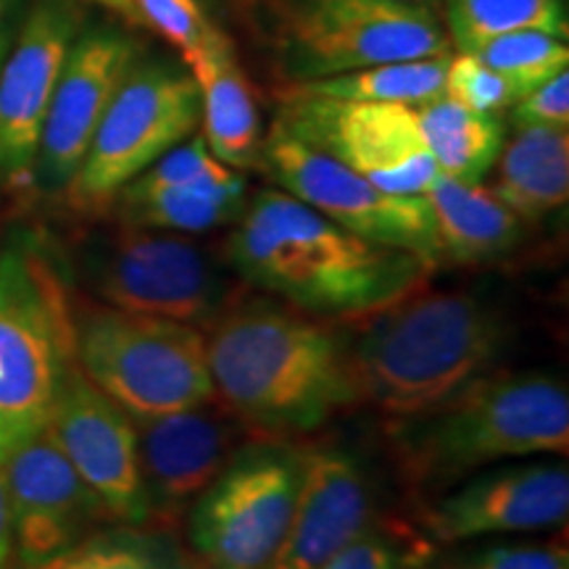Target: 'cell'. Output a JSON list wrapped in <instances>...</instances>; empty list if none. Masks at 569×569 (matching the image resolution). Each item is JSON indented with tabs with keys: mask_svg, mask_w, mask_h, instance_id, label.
I'll return each mask as SVG.
<instances>
[{
	"mask_svg": "<svg viewBox=\"0 0 569 569\" xmlns=\"http://www.w3.org/2000/svg\"><path fill=\"white\" fill-rule=\"evenodd\" d=\"M217 398L261 436H301L361 403L346 332L272 298L234 301L209 325Z\"/></svg>",
	"mask_w": 569,
	"mask_h": 569,
	"instance_id": "6da1fadb",
	"label": "cell"
},
{
	"mask_svg": "<svg viewBox=\"0 0 569 569\" xmlns=\"http://www.w3.org/2000/svg\"><path fill=\"white\" fill-rule=\"evenodd\" d=\"M240 280L311 317L359 319L422 288L432 264L361 240L284 190H259L224 246Z\"/></svg>",
	"mask_w": 569,
	"mask_h": 569,
	"instance_id": "7a4b0ae2",
	"label": "cell"
},
{
	"mask_svg": "<svg viewBox=\"0 0 569 569\" xmlns=\"http://www.w3.org/2000/svg\"><path fill=\"white\" fill-rule=\"evenodd\" d=\"M359 319L348 346L361 403L390 417L446 401L493 372L511 346L503 311L467 290L419 293L417 288Z\"/></svg>",
	"mask_w": 569,
	"mask_h": 569,
	"instance_id": "3957f363",
	"label": "cell"
},
{
	"mask_svg": "<svg viewBox=\"0 0 569 569\" xmlns=\"http://www.w3.org/2000/svg\"><path fill=\"white\" fill-rule=\"evenodd\" d=\"M388 448L409 488L443 493L507 459L565 457L569 393L546 372H488L417 415L388 422Z\"/></svg>",
	"mask_w": 569,
	"mask_h": 569,
	"instance_id": "277c9868",
	"label": "cell"
},
{
	"mask_svg": "<svg viewBox=\"0 0 569 569\" xmlns=\"http://www.w3.org/2000/svg\"><path fill=\"white\" fill-rule=\"evenodd\" d=\"M74 309L53 248L17 232L0 248V453L46 427L77 365Z\"/></svg>",
	"mask_w": 569,
	"mask_h": 569,
	"instance_id": "5b68a950",
	"label": "cell"
},
{
	"mask_svg": "<svg viewBox=\"0 0 569 569\" xmlns=\"http://www.w3.org/2000/svg\"><path fill=\"white\" fill-rule=\"evenodd\" d=\"M82 375L132 419L217 401L206 336L174 319L96 306L74 317Z\"/></svg>",
	"mask_w": 569,
	"mask_h": 569,
	"instance_id": "8992f818",
	"label": "cell"
},
{
	"mask_svg": "<svg viewBox=\"0 0 569 569\" xmlns=\"http://www.w3.org/2000/svg\"><path fill=\"white\" fill-rule=\"evenodd\" d=\"M80 277L111 309L209 327L238 298L230 264L180 232L122 224L82 251Z\"/></svg>",
	"mask_w": 569,
	"mask_h": 569,
	"instance_id": "52a82bcc",
	"label": "cell"
},
{
	"mask_svg": "<svg viewBox=\"0 0 569 569\" xmlns=\"http://www.w3.org/2000/svg\"><path fill=\"white\" fill-rule=\"evenodd\" d=\"M303 480V448L243 440L188 509V538L203 569H272Z\"/></svg>",
	"mask_w": 569,
	"mask_h": 569,
	"instance_id": "ba28073f",
	"label": "cell"
},
{
	"mask_svg": "<svg viewBox=\"0 0 569 569\" xmlns=\"http://www.w3.org/2000/svg\"><path fill=\"white\" fill-rule=\"evenodd\" d=\"M201 124V96L184 67L134 61L92 134L67 196L74 209H111L117 196Z\"/></svg>",
	"mask_w": 569,
	"mask_h": 569,
	"instance_id": "9c48e42d",
	"label": "cell"
},
{
	"mask_svg": "<svg viewBox=\"0 0 569 569\" xmlns=\"http://www.w3.org/2000/svg\"><path fill=\"white\" fill-rule=\"evenodd\" d=\"M282 67L296 82L380 63L448 56L438 13L401 0H290L282 17Z\"/></svg>",
	"mask_w": 569,
	"mask_h": 569,
	"instance_id": "30bf717a",
	"label": "cell"
},
{
	"mask_svg": "<svg viewBox=\"0 0 569 569\" xmlns=\"http://www.w3.org/2000/svg\"><path fill=\"white\" fill-rule=\"evenodd\" d=\"M259 167L284 193L361 240L415 253L432 267L440 264L436 222L425 196L388 193L277 124L261 146Z\"/></svg>",
	"mask_w": 569,
	"mask_h": 569,
	"instance_id": "8fae6325",
	"label": "cell"
},
{
	"mask_svg": "<svg viewBox=\"0 0 569 569\" xmlns=\"http://www.w3.org/2000/svg\"><path fill=\"white\" fill-rule=\"evenodd\" d=\"M274 124L388 193L425 196L440 174L419 132L415 106L343 101L293 88Z\"/></svg>",
	"mask_w": 569,
	"mask_h": 569,
	"instance_id": "7c38bea8",
	"label": "cell"
},
{
	"mask_svg": "<svg viewBox=\"0 0 569 569\" xmlns=\"http://www.w3.org/2000/svg\"><path fill=\"white\" fill-rule=\"evenodd\" d=\"M46 427L98 498L106 519L142 528L151 522L132 417L92 386L77 365L61 380Z\"/></svg>",
	"mask_w": 569,
	"mask_h": 569,
	"instance_id": "4fadbf2b",
	"label": "cell"
},
{
	"mask_svg": "<svg viewBox=\"0 0 569 569\" xmlns=\"http://www.w3.org/2000/svg\"><path fill=\"white\" fill-rule=\"evenodd\" d=\"M0 480L11 509L13 557L21 569L67 551L106 519L48 427L0 453Z\"/></svg>",
	"mask_w": 569,
	"mask_h": 569,
	"instance_id": "5bb4252c",
	"label": "cell"
},
{
	"mask_svg": "<svg viewBox=\"0 0 569 569\" xmlns=\"http://www.w3.org/2000/svg\"><path fill=\"white\" fill-rule=\"evenodd\" d=\"M138 42L113 27L77 34L48 106L32 169V182L42 193H67L80 172L92 134L127 71L138 61Z\"/></svg>",
	"mask_w": 569,
	"mask_h": 569,
	"instance_id": "9a60e30c",
	"label": "cell"
},
{
	"mask_svg": "<svg viewBox=\"0 0 569 569\" xmlns=\"http://www.w3.org/2000/svg\"><path fill=\"white\" fill-rule=\"evenodd\" d=\"M569 517V469L565 461L536 459L480 469L448 488L425 509L430 540H461L536 532L565 525Z\"/></svg>",
	"mask_w": 569,
	"mask_h": 569,
	"instance_id": "2e32d148",
	"label": "cell"
},
{
	"mask_svg": "<svg viewBox=\"0 0 569 569\" xmlns=\"http://www.w3.org/2000/svg\"><path fill=\"white\" fill-rule=\"evenodd\" d=\"M74 0H40L0 67V180L32 182L42 124L69 48L80 34Z\"/></svg>",
	"mask_w": 569,
	"mask_h": 569,
	"instance_id": "e0dca14e",
	"label": "cell"
},
{
	"mask_svg": "<svg viewBox=\"0 0 569 569\" xmlns=\"http://www.w3.org/2000/svg\"><path fill=\"white\" fill-rule=\"evenodd\" d=\"M151 522L172 525L211 486L248 427L224 403L132 419Z\"/></svg>",
	"mask_w": 569,
	"mask_h": 569,
	"instance_id": "ac0fdd59",
	"label": "cell"
},
{
	"mask_svg": "<svg viewBox=\"0 0 569 569\" xmlns=\"http://www.w3.org/2000/svg\"><path fill=\"white\" fill-rule=\"evenodd\" d=\"M377 519V482L348 446L303 448V480L272 569H319Z\"/></svg>",
	"mask_w": 569,
	"mask_h": 569,
	"instance_id": "d6986e66",
	"label": "cell"
},
{
	"mask_svg": "<svg viewBox=\"0 0 569 569\" xmlns=\"http://www.w3.org/2000/svg\"><path fill=\"white\" fill-rule=\"evenodd\" d=\"M201 96L203 140L219 161L234 169H256L264 146V127L253 84L240 69L230 38L182 61Z\"/></svg>",
	"mask_w": 569,
	"mask_h": 569,
	"instance_id": "ffe728a7",
	"label": "cell"
},
{
	"mask_svg": "<svg viewBox=\"0 0 569 569\" xmlns=\"http://www.w3.org/2000/svg\"><path fill=\"white\" fill-rule=\"evenodd\" d=\"M425 198L436 222L440 261L459 267L496 264L522 243V219L482 182L438 174Z\"/></svg>",
	"mask_w": 569,
	"mask_h": 569,
	"instance_id": "44dd1931",
	"label": "cell"
},
{
	"mask_svg": "<svg viewBox=\"0 0 569 569\" xmlns=\"http://www.w3.org/2000/svg\"><path fill=\"white\" fill-rule=\"evenodd\" d=\"M493 193L522 222H540L569 198V132L561 127H517L498 153Z\"/></svg>",
	"mask_w": 569,
	"mask_h": 569,
	"instance_id": "7402d4cb",
	"label": "cell"
},
{
	"mask_svg": "<svg viewBox=\"0 0 569 569\" xmlns=\"http://www.w3.org/2000/svg\"><path fill=\"white\" fill-rule=\"evenodd\" d=\"M119 222L148 230L201 234L232 224L246 209V180L234 172L227 180L180 184V188H124L113 201Z\"/></svg>",
	"mask_w": 569,
	"mask_h": 569,
	"instance_id": "603a6c76",
	"label": "cell"
},
{
	"mask_svg": "<svg viewBox=\"0 0 569 569\" xmlns=\"http://www.w3.org/2000/svg\"><path fill=\"white\" fill-rule=\"evenodd\" d=\"M419 132L438 172L461 182H482L496 167L507 134L498 113L467 109L448 96L415 106Z\"/></svg>",
	"mask_w": 569,
	"mask_h": 569,
	"instance_id": "cb8c5ba5",
	"label": "cell"
},
{
	"mask_svg": "<svg viewBox=\"0 0 569 569\" xmlns=\"http://www.w3.org/2000/svg\"><path fill=\"white\" fill-rule=\"evenodd\" d=\"M32 569H198L182 546L159 530L122 525L113 530L88 532L67 551Z\"/></svg>",
	"mask_w": 569,
	"mask_h": 569,
	"instance_id": "d4e9b609",
	"label": "cell"
},
{
	"mask_svg": "<svg viewBox=\"0 0 569 569\" xmlns=\"http://www.w3.org/2000/svg\"><path fill=\"white\" fill-rule=\"evenodd\" d=\"M448 56L380 63V67L346 71V74L325 77V80L296 82L293 88L317 92V96L327 98H343V101L419 106L443 96Z\"/></svg>",
	"mask_w": 569,
	"mask_h": 569,
	"instance_id": "484cf974",
	"label": "cell"
},
{
	"mask_svg": "<svg viewBox=\"0 0 569 569\" xmlns=\"http://www.w3.org/2000/svg\"><path fill=\"white\" fill-rule=\"evenodd\" d=\"M446 32L459 51H478L486 42L519 30L567 38L561 0H440Z\"/></svg>",
	"mask_w": 569,
	"mask_h": 569,
	"instance_id": "4316f807",
	"label": "cell"
},
{
	"mask_svg": "<svg viewBox=\"0 0 569 569\" xmlns=\"http://www.w3.org/2000/svg\"><path fill=\"white\" fill-rule=\"evenodd\" d=\"M469 53H478L490 69L498 71L515 90L517 101L528 96L530 90H536L538 84L551 80L553 74L565 71L569 63L567 38L540 30L501 34V38L490 40L478 51Z\"/></svg>",
	"mask_w": 569,
	"mask_h": 569,
	"instance_id": "83f0119b",
	"label": "cell"
},
{
	"mask_svg": "<svg viewBox=\"0 0 569 569\" xmlns=\"http://www.w3.org/2000/svg\"><path fill=\"white\" fill-rule=\"evenodd\" d=\"M436 551L430 540L396 522L375 519L346 549L319 569H417Z\"/></svg>",
	"mask_w": 569,
	"mask_h": 569,
	"instance_id": "f1b7e54d",
	"label": "cell"
},
{
	"mask_svg": "<svg viewBox=\"0 0 569 569\" xmlns=\"http://www.w3.org/2000/svg\"><path fill=\"white\" fill-rule=\"evenodd\" d=\"M134 11L138 24L161 34L177 48L182 61L227 38L198 0H134Z\"/></svg>",
	"mask_w": 569,
	"mask_h": 569,
	"instance_id": "f546056e",
	"label": "cell"
},
{
	"mask_svg": "<svg viewBox=\"0 0 569 569\" xmlns=\"http://www.w3.org/2000/svg\"><path fill=\"white\" fill-rule=\"evenodd\" d=\"M234 169L227 167L209 151L203 134H190L174 148H169L161 159H156L151 167L140 177L127 184L138 190H161V188H180V184L198 182H217L232 177Z\"/></svg>",
	"mask_w": 569,
	"mask_h": 569,
	"instance_id": "4dcf8cb0",
	"label": "cell"
},
{
	"mask_svg": "<svg viewBox=\"0 0 569 569\" xmlns=\"http://www.w3.org/2000/svg\"><path fill=\"white\" fill-rule=\"evenodd\" d=\"M443 96L482 113H501L517 103L515 90L478 53L459 51L448 56Z\"/></svg>",
	"mask_w": 569,
	"mask_h": 569,
	"instance_id": "1f68e13d",
	"label": "cell"
},
{
	"mask_svg": "<svg viewBox=\"0 0 569 569\" xmlns=\"http://www.w3.org/2000/svg\"><path fill=\"white\" fill-rule=\"evenodd\" d=\"M472 569H569L567 546L559 540H509L465 553Z\"/></svg>",
	"mask_w": 569,
	"mask_h": 569,
	"instance_id": "d6a6232c",
	"label": "cell"
},
{
	"mask_svg": "<svg viewBox=\"0 0 569 569\" xmlns=\"http://www.w3.org/2000/svg\"><path fill=\"white\" fill-rule=\"evenodd\" d=\"M517 127H561L569 130V69L538 84L511 106Z\"/></svg>",
	"mask_w": 569,
	"mask_h": 569,
	"instance_id": "836d02e7",
	"label": "cell"
},
{
	"mask_svg": "<svg viewBox=\"0 0 569 569\" xmlns=\"http://www.w3.org/2000/svg\"><path fill=\"white\" fill-rule=\"evenodd\" d=\"M13 530H11V509L6 498L3 480H0V569H11L13 565Z\"/></svg>",
	"mask_w": 569,
	"mask_h": 569,
	"instance_id": "e575fe53",
	"label": "cell"
},
{
	"mask_svg": "<svg viewBox=\"0 0 569 569\" xmlns=\"http://www.w3.org/2000/svg\"><path fill=\"white\" fill-rule=\"evenodd\" d=\"M417 569H472L465 557H436V551L427 557Z\"/></svg>",
	"mask_w": 569,
	"mask_h": 569,
	"instance_id": "d590c367",
	"label": "cell"
},
{
	"mask_svg": "<svg viewBox=\"0 0 569 569\" xmlns=\"http://www.w3.org/2000/svg\"><path fill=\"white\" fill-rule=\"evenodd\" d=\"M92 3H101L106 9H111L119 17H124L130 24H138V11H134V0H92Z\"/></svg>",
	"mask_w": 569,
	"mask_h": 569,
	"instance_id": "8d00e7d4",
	"label": "cell"
},
{
	"mask_svg": "<svg viewBox=\"0 0 569 569\" xmlns=\"http://www.w3.org/2000/svg\"><path fill=\"white\" fill-rule=\"evenodd\" d=\"M3 13H6V0H0V56H3Z\"/></svg>",
	"mask_w": 569,
	"mask_h": 569,
	"instance_id": "74e56055",
	"label": "cell"
},
{
	"mask_svg": "<svg viewBox=\"0 0 569 569\" xmlns=\"http://www.w3.org/2000/svg\"><path fill=\"white\" fill-rule=\"evenodd\" d=\"M401 3H411V6H427V9H432V6H436L438 0H401Z\"/></svg>",
	"mask_w": 569,
	"mask_h": 569,
	"instance_id": "f35d334b",
	"label": "cell"
},
{
	"mask_svg": "<svg viewBox=\"0 0 569 569\" xmlns=\"http://www.w3.org/2000/svg\"><path fill=\"white\" fill-rule=\"evenodd\" d=\"M198 3H201L206 11H211V9H217V6L222 3V0H198Z\"/></svg>",
	"mask_w": 569,
	"mask_h": 569,
	"instance_id": "ab89813d",
	"label": "cell"
}]
</instances>
